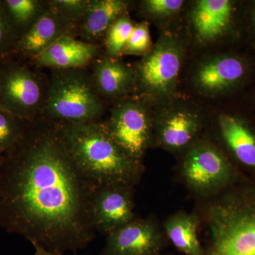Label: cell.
Returning a JSON list of instances; mask_svg holds the SVG:
<instances>
[{"label":"cell","instance_id":"cell-13","mask_svg":"<svg viewBox=\"0 0 255 255\" xmlns=\"http://www.w3.org/2000/svg\"><path fill=\"white\" fill-rule=\"evenodd\" d=\"M99 43H87L67 35L38 55L31 62L38 68L68 70L88 68L100 55Z\"/></svg>","mask_w":255,"mask_h":255},{"label":"cell","instance_id":"cell-30","mask_svg":"<svg viewBox=\"0 0 255 255\" xmlns=\"http://www.w3.org/2000/svg\"></svg>","mask_w":255,"mask_h":255},{"label":"cell","instance_id":"cell-3","mask_svg":"<svg viewBox=\"0 0 255 255\" xmlns=\"http://www.w3.org/2000/svg\"><path fill=\"white\" fill-rule=\"evenodd\" d=\"M57 125L79 170L95 187L133 189L140 182L144 172L142 162L132 159L122 150L102 121Z\"/></svg>","mask_w":255,"mask_h":255},{"label":"cell","instance_id":"cell-9","mask_svg":"<svg viewBox=\"0 0 255 255\" xmlns=\"http://www.w3.org/2000/svg\"><path fill=\"white\" fill-rule=\"evenodd\" d=\"M165 238L155 219L135 218L107 236L102 255H159Z\"/></svg>","mask_w":255,"mask_h":255},{"label":"cell","instance_id":"cell-12","mask_svg":"<svg viewBox=\"0 0 255 255\" xmlns=\"http://www.w3.org/2000/svg\"><path fill=\"white\" fill-rule=\"evenodd\" d=\"M219 129L230 159L242 174L255 178V128L237 117L222 114Z\"/></svg>","mask_w":255,"mask_h":255},{"label":"cell","instance_id":"cell-1","mask_svg":"<svg viewBox=\"0 0 255 255\" xmlns=\"http://www.w3.org/2000/svg\"><path fill=\"white\" fill-rule=\"evenodd\" d=\"M97 188L79 170L58 126L39 117L2 154L0 228L58 255L83 249L96 238Z\"/></svg>","mask_w":255,"mask_h":255},{"label":"cell","instance_id":"cell-5","mask_svg":"<svg viewBox=\"0 0 255 255\" xmlns=\"http://www.w3.org/2000/svg\"><path fill=\"white\" fill-rule=\"evenodd\" d=\"M40 69L15 57L0 62V108L26 122L41 117L48 77Z\"/></svg>","mask_w":255,"mask_h":255},{"label":"cell","instance_id":"cell-7","mask_svg":"<svg viewBox=\"0 0 255 255\" xmlns=\"http://www.w3.org/2000/svg\"><path fill=\"white\" fill-rule=\"evenodd\" d=\"M122 150L139 162L152 141V124L145 106L137 99L124 97L116 102L110 117L102 122Z\"/></svg>","mask_w":255,"mask_h":255},{"label":"cell","instance_id":"cell-23","mask_svg":"<svg viewBox=\"0 0 255 255\" xmlns=\"http://www.w3.org/2000/svg\"><path fill=\"white\" fill-rule=\"evenodd\" d=\"M90 0H48L50 7L78 25L86 12Z\"/></svg>","mask_w":255,"mask_h":255},{"label":"cell","instance_id":"cell-4","mask_svg":"<svg viewBox=\"0 0 255 255\" xmlns=\"http://www.w3.org/2000/svg\"><path fill=\"white\" fill-rule=\"evenodd\" d=\"M105 111L89 67L52 70L41 117L58 125L92 123L101 122Z\"/></svg>","mask_w":255,"mask_h":255},{"label":"cell","instance_id":"cell-27","mask_svg":"<svg viewBox=\"0 0 255 255\" xmlns=\"http://www.w3.org/2000/svg\"><path fill=\"white\" fill-rule=\"evenodd\" d=\"M33 246L35 249L34 255H58L48 251V250L43 248V247L38 246V245L33 244Z\"/></svg>","mask_w":255,"mask_h":255},{"label":"cell","instance_id":"cell-11","mask_svg":"<svg viewBox=\"0 0 255 255\" xmlns=\"http://www.w3.org/2000/svg\"><path fill=\"white\" fill-rule=\"evenodd\" d=\"M67 35L77 37L76 24L50 7L18 40L12 57L31 62Z\"/></svg>","mask_w":255,"mask_h":255},{"label":"cell","instance_id":"cell-21","mask_svg":"<svg viewBox=\"0 0 255 255\" xmlns=\"http://www.w3.org/2000/svg\"><path fill=\"white\" fill-rule=\"evenodd\" d=\"M135 24L128 15L114 22L104 37L105 55L119 58L124 54Z\"/></svg>","mask_w":255,"mask_h":255},{"label":"cell","instance_id":"cell-19","mask_svg":"<svg viewBox=\"0 0 255 255\" xmlns=\"http://www.w3.org/2000/svg\"><path fill=\"white\" fill-rule=\"evenodd\" d=\"M201 221L196 213L177 211L164 221L163 231L166 238L185 255H204V247L198 236Z\"/></svg>","mask_w":255,"mask_h":255},{"label":"cell","instance_id":"cell-10","mask_svg":"<svg viewBox=\"0 0 255 255\" xmlns=\"http://www.w3.org/2000/svg\"><path fill=\"white\" fill-rule=\"evenodd\" d=\"M133 189L99 187L92 203V218L96 231L108 235L135 219Z\"/></svg>","mask_w":255,"mask_h":255},{"label":"cell","instance_id":"cell-2","mask_svg":"<svg viewBox=\"0 0 255 255\" xmlns=\"http://www.w3.org/2000/svg\"><path fill=\"white\" fill-rule=\"evenodd\" d=\"M200 202L196 214L207 235L204 255H255V178L243 176Z\"/></svg>","mask_w":255,"mask_h":255},{"label":"cell","instance_id":"cell-22","mask_svg":"<svg viewBox=\"0 0 255 255\" xmlns=\"http://www.w3.org/2000/svg\"><path fill=\"white\" fill-rule=\"evenodd\" d=\"M28 122L0 108V153H4L18 141Z\"/></svg>","mask_w":255,"mask_h":255},{"label":"cell","instance_id":"cell-24","mask_svg":"<svg viewBox=\"0 0 255 255\" xmlns=\"http://www.w3.org/2000/svg\"><path fill=\"white\" fill-rule=\"evenodd\" d=\"M150 31L145 22L135 23L124 54L144 55L151 49Z\"/></svg>","mask_w":255,"mask_h":255},{"label":"cell","instance_id":"cell-16","mask_svg":"<svg viewBox=\"0 0 255 255\" xmlns=\"http://www.w3.org/2000/svg\"><path fill=\"white\" fill-rule=\"evenodd\" d=\"M199 117L189 112H174L156 124V135L159 145L167 150L179 152L196 142L201 131Z\"/></svg>","mask_w":255,"mask_h":255},{"label":"cell","instance_id":"cell-15","mask_svg":"<svg viewBox=\"0 0 255 255\" xmlns=\"http://www.w3.org/2000/svg\"><path fill=\"white\" fill-rule=\"evenodd\" d=\"M128 8L129 3L124 0H90L86 12L77 25V38L97 43L115 21L127 15Z\"/></svg>","mask_w":255,"mask_h":255},{"label":"cell","instance_id":"cell-8","mask_svg":"<svg viewBox=\"0 0 255 255\" xmlns=\"http://www.w3.org/2000/svg\"><path fill=\"white\" fill-rule=\"evenodd\" d=\"M182 61V48L178 42L170 37L161 38L134 69L135 89L144 95H169L175 87Z\"/></svg>","mask_w":255,"mask_h":255},{"label":"cell","instance_id":"cell-26","mask_svg":"<svg viewBox=\"0 0 255 255\" xmlns=\"http://www.w3.org/2000/svg\"><path fill=\"white\" fill-rule=\"evenodd\" d=\"M184 1L181 0H146L142 2L146 11L154 16H169L177 12Z\"/></svg>","mask_w":255,"mask_h":255},{"label":"cell","instance_id":"cell-17","mask_svg":"<svg viewBox=\"0 0 255 255\" xmlns=\"http://www.w3.org/2000/svg\"><path fill=\"white\" fill-rule=\"evenodd\" d=\"M233 4L228 0H201L191 14L196 34L204 41H211L222 36L228 29L233 16Z\"/></svg>","mask_w":255,"mask_h":255},{"label":"cell","instance_id":"cell-29","mask_svg":"<svg viewBox=\"0 0 255 255\" xmlns=\"http://www.w3.org/2000/svg\"><path fill=\"white\" fill-rule=\"evenodd\" d=\"M254 19H255V15H254Z\"/></svg>","mask_w":255,"mask_h":255},{"label":"cell","instance_id":"cell-28","mask_svg":"<svg viewBox=\"0 0 255 255\" xmlns=\"http://www.w3.org/2000/svg\"><path fill=\"white\" fill-rule=\"evenodd\" d=\"M1 159H2V154L0 153V167H1Z\"/></svg>","mask_w":255,"mask_h":255},{"label":"cell","instance_id":"cell-25","mask_svg":"<svg viewBox=\"0 0 255 255\" xmlns=\"http://www.w3.org/2000/svg\"><path fill=\"white\" fill-rule=\"evenodd\" d=\"M17 39L8 24L0 2V62L14 54Z\"/></svg>","mask_w":255,"mask_h":255},{"label":"cell","instance_id":"cell-20","mask_svg":"<svg viewBox=\"0 0 255 255\" xmlns=\"http://www.w3.org/2000/svg\"><path fill=\"white\" fill-rule=\"evenodd\" d=\"M0 2L17 41L50 8L48 0H0Z\"/></svg>","mask_w":255,"mask_h":255},{"label":"cell","instance_id":"cell-6","mask_svg":"<svg viewBox=\"0 0 255 255\" xmlns=\"http://www.w3.org/2000/svg\"><path fill=\"white\" fill-rule=\"evenodd\" d=\"M179 174L184 185L200 200L221 194L246 176L221 149L209 141L196 142L187 150Z\"/></svg>","mask_w":255,"mask_h":255},{"label":"cell","instance_id":"cell-14","mask_svg":"<svg viewBox=\"0 0 255 255\" xmlns=\"http://www.w3.org/2000/svg\"><path fill=\"white\" fill-rule=\"evenodd\" d=\"M89 69L95 89L105 101L124 98L135 89L133 69L119 58L100 55Z\"/></svg>","mask_w":255,"mask_h":255},{"label":"cell","instance_id":"cell-18","mask_svg":"<svg viewBox=\"0 0 255 255\" xmlns=\"http://www.w3.org/2000/svg\"><path fill=\"white\" fill-rule=\"evenodd\" d=\"M246 73V66L236 57L226 56L206 62L198 70L196 82L201 90L217 92L237 84Z\"/></svg>","mask_w":255,"mask_h":255}]
</instances>
